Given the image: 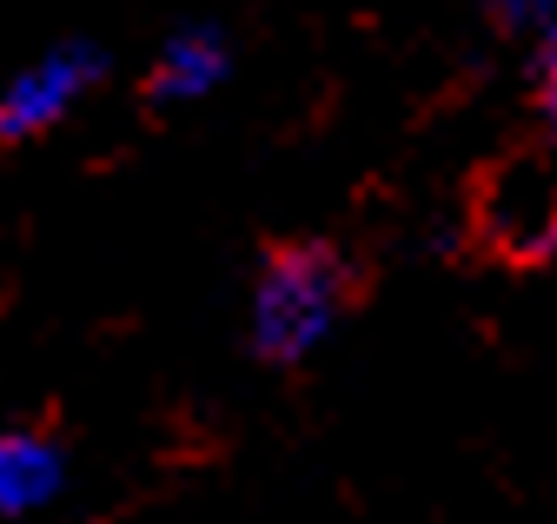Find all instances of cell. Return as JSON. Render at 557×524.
<instances>
[{"instance_id":"cell-2","label":"cell","mask_w":557,"mask_h":524,"mask_svg":"<svg viewBox=\"0 0 557 524\" xmlns=\"http://www.w3.org/2000/svg\"><path fill=\"white\" fill-rule=\"evenodd\" d=\"M107 80V53L94 40H53L40 53H27L21 67L0 74V140H47L74 120Z\"/></svg>"},{"instance_id":"cell-3","label":"cell","mask_w":557,"mask_h":524,"mask_svg":"<svg viewBox=\"0 0 557 524\" xmlns=\"http://www.w3.org/2000/svg\"><path fill=\"white\" fill-rule=\"evenodd\" d=\"M233 80V40L213 21H186L160 40L153 67H147V100L153 107H199Z\"/></svg>"},{"instance_id":"cell-4","label":"cell","mask_w":557,"mask_h":524,"mask_svg":"<svg viewBox=\"0 0 557 524\" xmlns=\"http://www.w3.org/2000/svg\"><path fill=\"white\" fill-rule=\"evenodd\" d=\"M66 491V451L40 425H0V524H27Z\"/></svg>"},{"instance_id":"cell-5","label":"cell","mask_w":557,"mask_h":524,"mask_svg":"<svg viewBox=\"0 0 557 524\" xmlns=\"http://www.w3.org/2000/svg\"><path fill=\"white\" fill-rule=\"evenodd\" d=\"M531 107L544 120V134L557 140V21L531 34Z\"/></svg>"},{"instance_id":"cell-6","label":"cell","mask_w":557,"mask_h":524,"mask_svg":"<svg viewBox=\"0 0 557 524\" xmlns=\"http://www.w3.org/2000/svg\"><path fill=\"white\" fill-rule=\"evenodd\" d=\"M478 8L498 27H511V34H537V27L557 21V0H478Z\"/></svg>"},{"instance_id":"cell-1","label":"cell","mask_w":557,"mask_h":524,"mask_svg":"<svg viewBox=\"0 0 557 524\" xmlns=\"http://www.w3.org/2000/svg\"><path fill=\"white\" fill-rule=\"evenodd\" d=\"M352 259L325 239H286L259 259L246 292V346L265 365H306L332 346V333L352 312Z\"/></svg>"}]
</instances>
